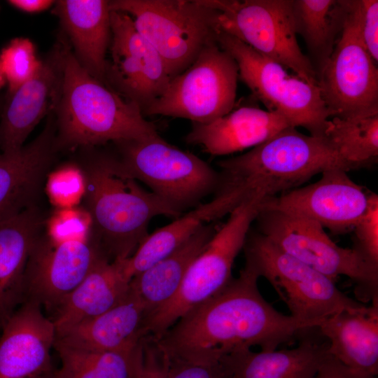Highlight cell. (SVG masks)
I'll use <instances>...</instances> for the list:
<instances>
[{
	"instance_id": "cell-31",
	"label": "cell",
	"mask_w": 378,
	"mask_h": 378,
	"mask_svg": "<svg viewBox=\"0 0 378 378\" xmlns=\"http://www.w3.org/2000/svg\"><path fill=\"white\" fill-rule=\"evenodd\" d=\"M323 137L349 172L370 167L378 158V113L329 119Z\"/></svg>"
},
{
	"instance_id": "cell-40",
	"label": "cell",
	"mask_w": 378,
	"mask_h": 378,
	"mask_svg": "<svg viewBox=\"0 0 378 378\" xmlns=\"http://www.w3.org/2000/svg\"><path fill=\"white\" fill-rule=\"evenodd\" d=\"M6 83V81L5 77L4 76V74H3V71H2V69H1V64H0V90L4 87V85H5Z\"/></svg>"
},
{
	"instance_id": "cell-18",
	"label": "cell",
	"mask_w": 378,
	"mask_h": 378,
	"mask_svg": "<svg viewBox=\"0 0 378 378\" xmlns=\"http://www.w3.org/2000/svg\"><path fill=\"white\" fill-rule=\"evenodd\" d=\"M56 329L42 307L24 300L0 334V378H42L54 371L51 350Z\"/></svg>"
},
{
	"instance_id": "cell-28",
	"label": "cell",
	"mask_w": 378,
	"mask_h": 378,
	"mask_svg": "<svg viewBox=\"0 0 378 378\" xmlns=\"http://www.w3.org/2000/svg\"><path fill=\"white\" fill-rule=\"evenodd\" d=\"M231 211L225 200L214 195L213 200L200 204L172 223L148 234L127 260L129 274L134 276L164 258L203 225L229 215Z\"/></svg>"
},
{
	"instance_id": "cell-4",
	"label": "cell",
	"mask_w": 378,
	"mask_h": 378,
	"mask_svg": "<svg viewBox=\"0 0 378 378\" xmlns=\"http://www.w3.org/2000/svg\"><path fill=\"white\" fill-rule=\"evenodd\" d=\"M56 146L92 147L158 134L135 104L90 75L69 46L61 98L55 111Z\"/></svg>"
},
{
	"instance_id": "cell-32",
	"label": "cell",
	"mask_w": 378,
	"mask_h": 378,
	"mask_svg": "<svg viewBox=\"0 0 378 378\" xmlns=\"http://www.w3.org/2000/svg\"><path fill=\"white\" fill-rule=\"evenodd\" d=\"M42 60L36 55L33 43L27 38L12 39L0 54L1 69L8 83V93L15 91L38 71Z\"/></svg>"
},
{
	"instance_id": "cell-11",
	"label": "cell",
	"mask_w": 378,
	"mask_h": 378,
	"mask_svg": "<svg viewBox=\"0 0 378 378\" xmlns=\"http://www.w3.org/2000/svg\"><path fill=\"white\" fill-rule=\"evenodd\" d=\"M260 232L286 253L334 281L346 276L356 284L363 302L378 300V270L357 251L336 244L316 222L281 211L260 209Z\"/></svg>"
},
{
	"instance_id": "cell-10",
	"label": "cell",
	"mask_w": 378,
	"mask_h": 378,
	"mask_svg": "<svg viewBox=\"0 0 378 378\" xmlns=\"http://www.w3.org/2000/svg\"><path fill=\"white\" fill-rule=\"evenodd\" d=\"M216 40L236 61L239 78L268 111L281 113L293 127L323 136L330 114L318 86L289 74L284 66L228 34L216 31Z\"/></svg>"
},
{
	"instance_id": "cell-13",
	"label": "cell",
	"mask_w": 378,
	"mask_h": 378,
	"mask_svg": "<svg viewBox=\"0 0 378 378\" xmlns=\"http://www.w3.org/2000/svg\"><path fill=\"white\" fill-rule=\"evenodd\" d=\"M318 87L330 118L378 113L377 63L360 40L348 1L340 37L318 75Z\"/></svg>"
},
{
	"instance_id": "cell-36",
	"label": "cell",
	"mask_w": 378,
	"mask_h": 378,
	"mask_svg": "<svg viewBox=\"0 0 378 378\" xmlns=\"http://www.w3.org/2000/svg\"><path fill=\"white\" fill-rule=\"evenodd\" d=\"M167 378H231V374L224 359L211 365L169 360Z\"/></svg>"
},
{
	"instance_id": "cell-21",
	"label": "cell",
	"mask_w": 378,
	"mask_h": 378,
	"mask_svg": "<svg viewBox=\"0 0 378 378\" xmlns=\"http://www.w3.org/2000/svg\"><path fill=\"white\" fill-rule=\"evenodd\" d=\"M148 310L130 287L127 297L111 309L68 328L57 331L55 344L90 351L122 350L146 337Z\"/></svg>"
},
{
	"instance_id": "cell-26",
	"label": "cell",
	"mask_w": 378,
	"mask_h": 378,
	"mask_svg": "<svg viewBox=\"0 0 378 378\" xmlns=\"http://www.w3.org/2000/svg\"><path fill=\"white\" fill-rule=\"evenodd\" d=\"M330 356L327 341L307 338L290 349L255 352L241 349L224 360L231 378H314Z\"/></svg>"
},
{
	"instance_id": "cell-7",
	"label": "cell",
	"mask_w": 378,
	"mask_h": 378,
	"mask_svg": "<svg viewBox=\"0 0 378 378\" xmlns=\"http://www.w3.org/2000/svg\"><path fill=\"white\" fill-rule=\"evenodd\" d=\"M162 58L171 79L184 71L216 38L215 11L200 0H113Z\"/></svg>"
},
{
	"instance_id": "cell-6",
	"label": "cell",
	"mask_w": 378,
	"mask_h": 378,
	"mask_svg": "<svg viewBox=\"0 0 378 378\" xmlns=\"http://www.w3.org/2000/svg\"><path fill=\"white\" fill-rule=\"evenodd\" d=\"M265 200L243 202L230 214L190 265L174 296L150 312L146 319V336L158 339L181 316L220 292L232 280L234 260L243 248L252 223Z\"/></svg>"
},
{
	"instance_id": "cell-20",
	"label": "cell",
	"mask_w": 378,
	"mask_h": 378,
	"mask_svg": "<svg viewBox=\"0 0 378 378\" xmlns=\"http://www.w3.org/2000/svg\"><path fill=\"white\" fill-rule=\"evenodd\" d=\"M289 127L293 126L281 113L247 105L233 108L209 123L192 122L185 140L211 155H225L254 148Z\"/></svg>"
},
{
	"instance_id": "cell-3",
	"label": "cell",
	"mask_w": 378,
	"mask_h": 378,
	"mask_svg": "<svg viewBox=\"0 0 378 378\" xmlns=\"http://www.w3.org/2000/svg\"><path fill=\"white\" fill-rule=\"evenodd\" d=\"M83 205L92 234L111 260L132 256L149 234L150 220L159 216H181L137 181L120 174L112 153L96 155L80 169Z\"/></svg>"
},
{
	"instance_id": "cell-12",
	"label": "cell",
	"mask_w": 378,
	"mask_h": 378,
	"mask_svg": "<svg viewBox=\"0 0 378 378\" xmlns=\"http://www.w3.org/2000/svg\"><path fill=\"white\" fill-rule=\"evenodd\" d=\"M238 66L216 38L206 43L184 71L144 113L206 124L230 112L237 94Z\"/></svg>"
},
{
	"instance_id": "cell-17",
	"label": "cell",
	"mask_w": 378,
	"mask_h": 378,
	"mask_svg": "<svg viewBox=\"0 0 378 378\" xmlns=\"http://www.w3.org/2000/svg\"><path fill=\"white\" fill-rule=\"evenodd\" d=\"M69 43L60 39L27 82L7 94L0 118V149H20L36 125L57 110L62 91L64 59Z\"/></svg>"
},
{
	"instance_id": "cell-34",
	"label": "cell",
	"mask_w": 378,
	"mask_h": 378,
	"mask_svg": "<svg viewBox=\"0 0 378 378\" xmlns=\"http://www.w3.org/2000/svg\"><path fill=\"white\" fill-rule=\"evenodd\" d=\"M360 40L373 60L378 61V1H348Z\"/></svg>"
},
{
	"instance_id": "cell-2",
	"label": "cell",
	"mask_w": 378,
	"mask_h": 378,
	"mask_svg": "<svg viewBox=\"0 0 378 378\" xmlns=\"http://www.w3.org/2000/svg\"><path fill=\"white\" fill-rule=\"evenodd\" d=\"M216 164L220 180L214 194L229 197L237 206L251 198L265 200L298 188L328 169H344L323 136L307 135L293 127Z\"/></svg>"
},
{
	"instance_id": "cell-24",
	"label": "cell",
	"mask_w": 378,
	"mask_h": 378,
	"mask_svg": "<svg viewBox=\"0 0 378 378\" xmlns=\"http://www.w3.org/2000/svg\"><path fill=\"white\" fill-rule=\"evenodd\" d=\"M317 328L327 339L330 356L349 368L377 375L378 300L343 309Z\"/></svg>"
},
{
	"instance_id": "cell-19",
	"label": "cell",
	"mask_w": 378,
	"mask_h": 378,
	"mask_svg": "<svg viewBox=\"0 0 378 378\" xmlns=\"http://www.w3.org/2000/svg\"><path fill=\"white\" fill-rule=\"evenodd\" d=\"M55 115L31 142L20 149L0 153V222L36 205L45 177L54 162Z\"/></svg>"
},
{
	"instance_id": "cell-29",
	"label": "cell",
	"mask_w": 378,
	"mask_h": 378,
	"mask_svg": "<svg viewBox=\"0 0 378 378\" xmlns=\"http://www.w3.org/2000/svg\"><path fill=\"white\" fill-rule=\"evenodd\" d=\"M144 341L129 349L110 351L54 344L61 360L59 368L54 371L55 378H141Z\"/></svg>"
},
{
	"instance_id": "cell-39",
	"label": "cell",
	"mask_w": 378,
	"mask_h": 378,
	"mask_svg": "<svg viewBox=\"0 0 378 378\" xmlns=\"http://www.w3.org/2000/svg\"><path fill=\"white\" fill-rule=\"evenodd\" d=\"M8 3L24 12L36 13L48 9L55 4V1L51 0H10Z\"/></svg>"
},
{
	"instance_id": "cell-25",
	"label": "cell",
	"mask_w": 378,
	"mask_h": 378,
	"mask_svg": "<svg viewBox=\"0 0 378 378\" xmlns=\"http://www.w3.org/2000/svg\"><path fill=\"white\" fill-rule=\"evenodd\" d=\"M125 260H101L62 301L50 317L56 332L102 314L127 297L131 279Z\"/></svg>"
},
{
	"instance_id": "cell-41",
	"label": "cell",
	"mask_w": 378,
	"mask_h": 378,
	"mask_svg": "<svg viewBox=\"0 0 378 378\" xmlns=\"http://www.w3.org/2000/svg\"><path fill=\"white\" fill-rule=\"evenodd\" d=\"M55 371V370H54ZM54 371H52L51 373L44 376L42 378H55V376H54Z\"/></svg>"
},
{
	"instance_id": "cell-35",
	"label": "cell",
	"mask_w": 378,
	"mask_h": 378,
	"mask_svg": "<svg viewBox=\"0 0 378 378\" xmlns=\"http://www.w3.org/2000/svg\"><path fill=\"white\" fill-rule=\"evenodd\" d=\"M49 177L47 188L55 203L69 206L82 198L84 181L80 168L75 166L66 167Z\"/></svg>"
},
{
	"instance_id": "cell-38",
	"label": "cell",
	"mask_w": 378,
	"mask_h": 378,
	"mask_svg": "<svg viewBox=\"0 0 378 378\" xmlns=\"http://www.w3.org/2000/svg\"><path fill=\"white\" fill-rule=\"evenodd\" d=\"M314 378H376V376L349 368L330 356Z\"/></svg>"
},
{
	"instance_id": "cell-33",
	"label": "cell",
	"mask_w": 378,
	"mask_h": 378,
	"mask_svg": "<svg viewBox=\"0 0 378 378\" xmlns=\"http://www.w3.org/2000/svg\"><path fill=\"white\" fill-rule=\"evenodd\" d=\"M354 248L366 262L378 270V195L370 192L368 207L355 225Z\"/></svg>"
},
{
	"instance_id": "cell-14",
	"label": "cell",
	"mask_w": 378,
	"mask_h": 378,
	"mask_svg": "<svg viewBox=\"0 0 378 378\" xmlns=\"http://www.w3.org/2000/svg\"><path fill=\"white\" fill-rule=\"evenodd\" d=\"M104 259L109 260L91 230L64 237L41 232L32 247L25 268L24 300L33 301L52 314Z\"/></svg>"
},
{
	"instance_id": "cell-16",
	"label": "cell",
	"mask_w": 378,
	"mask_h": 378,
	"mask_svg": "<svg viewBox=\"0 0 378 378\" xmlns=\"http://www.w3.org/2000/svg\"><path fill=\"white\" fill-rule=\"evenodd\" d=\"M319 180L265 199L260 209L307 218L335 234L352 231L365 213L370 193L340 168L328 169Z\"/></svg>"
},
{
	"instance_id": "cell-27",
	"label": "cell",
	"mask_w": 378,
	"mask_h": 378,
	"mask_svg": "<svg viewBox=\"0 0 378 378\" xmlns=\"http://www.w3.org/2000/svg\"><path fill=\"white\" fill-rule=\"evenodd\" d=\"M216 231L213 223L203 225L172 253L132 279L130 287L148 314L174 296L190 265Z\"/></svg>"
},
{
	"instance_id": "cell-15",
	"label": "cell",
	"mask_w": 378,
	"mask_h": 378,
	"mask_svg": "<svg viewBox=\"0 0 378 378\" xmlns=\"http://www.w3.org/2000/svg\"><path fill=\"white\" fill-rule=\"evenodd\" d=\"M110 50L105 83L144 111L165 91L170 80L165 64L136 29L132 18L111 10Z\"/></svg>"
},
{
	"instance_id": "cell-37",
	"label": "cell",
	"mask_w": 378,
	"mask_h": 378,
	"mask_svg": "<svg viewBox=\"0 0 378 378\" xmlns=\"http://www.w3.org/2000/svg\"><path fill=\"white\" fill-rule=\"evenodd\" d=\"M169 360L151 337L144 341V365L141 378H167Z\"/></svg>"
},
{
	"instance_id": "cell-8",
	"label": "cell",
	"mask_w": 378,
	"mask_h": 378,
	"mask_svg": "<svg viewBox=\"0 0 378 378\" xmlns=\"http://www.w3.org/2000/svg\"><path fill=\"white\" fill-rule=\"evenodd\" d=\"M215 11L216 31L228 34L318 86L311 60L297 41L292 0H200Z\"/></svg>"
},
{
	"instance_id": "cell-22",
	"label": "cell",
	"mask_w": 378,
	"mask_h": 378,
	"mask_svg": "<svg viewBox=\"0 0 378 378\" xmlns=\"http://www.w3.org/2000/svg\"><path fill=\"white\" fill-rule=\"evenodd\" d=\"M44 219L36 205L0 222V330L24 300V272Z\"/></svg>"
},
{
	"instance_id": "cell-5",
	"label": "cell",
	"mask_w": 378,
	"mask_h": 378,
	"mask_svg": "<svg viewBox=\"0 0 378 378\" xmlns=\"http://www.w3.org/2000/svg\"><path fill=\"white\" fill-rule=\"evenodd\" d=\"M113 158L122 175L139 181L182 215L215 193L218 171L195 155L164 140L158 134L115 142Z\"/></svg>"
},
{
	"instance_id": "cell-9",
	"label": "cell",
	"mask_w": 378,
	"mask_h": 378,
	"mask_svg": "<svg viewBox=\"0 0 378 378\" xmlns=\"http://www.w3.org/2000/svg\"><path fill=\"white\" fill-rule=\"evenodd\" d=\"M243 249L246 261L265 278L291 316L313 323L363 304L344 294L335 281L284 252L261 233L248 232Z\"/></svg>"
},
{
	"instance_id": "cell-1",
	"label": "cell",
	"mask_w": 378,
	"mask_h": 378,
	"mask_svg": "<svg viewBox=\"0 0 378 378\" xmlns=\"http://www.w3.org/2000/svg\"><path fill=\"white\" fill-rule=\"evenodd\" d=\"M259 278L246 261L237 278L154 340L159 349L169 361L211 365L255 345L262 351L275 350L298 334L316 328L313 323L275 309L260 294Z\"/></svg>"
},
{
	"instance_id": "cell-23",
	"label": "cell",
	"mask_w": 378,
	"mask_h": 378,
	"mask_svg": "<svg viewBox=\"0 0 378 378\" xmlns=\"http://www.w3.org/2000/svg\"><path fill=\"white\" fill-rule=\"evenodd\" d=\"M55 2L53 13L70 38L76 59L90 75L106 84V55L111 42L109 1Z\"/></svg>"
},
{
	"instance_id": "cell-30",
	"label": "cell",
	"mask_w": 378,
	"mask_h": 378,
	"mask_svg": "<svg viewBox=\"0 0 378 378\" xmlns=\"http://www.w3.org/2000/svg\"><path fill=\"white\" fill-rule=\"evenodd\" d=\"M296 34L302 36L317 76L332 54L346 13V1L292 0Z\"/></svg>"
}]
</instances>
